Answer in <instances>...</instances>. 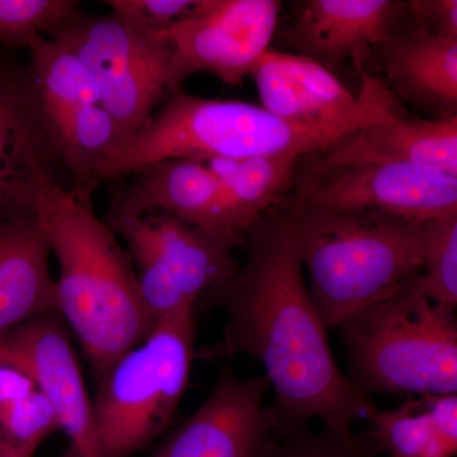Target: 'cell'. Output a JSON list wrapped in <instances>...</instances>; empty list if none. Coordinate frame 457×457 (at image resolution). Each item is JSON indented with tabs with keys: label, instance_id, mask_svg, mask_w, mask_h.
<instances>
[{
	"label": "cell",
	"instance_id": "1",
	"mask_svg": "<svg viewBox=\"0 0 457 457\" xmlns=\"http://www.w3.org/2000/svg\"><path fill=\"white\" fill-rule=\"evenodd\" d=\"M299 194L270 210L246 236V260L227 284L204 295L227 323L215 356L260 361L275 393L279 425L320 420L347 441L378 408L337 365L328 328L303 278L295 233Z\"/></svg>",
	"mask_w": 457,
	"mask_h": 457
},
{
	"label": "cell",
	"instance_id": "2",
	"mask_svg": "<svg viewBox=\"0 0 457 457\" xmlns=\"http://www.w3.org/2000/svg\"><path fill=\"white\" fill-rule=\"evenodd\" d=\"M37 218L59 266L56 312L73 330L97 381L156 323L141 297L130 254L96 215L92 197L54 186Z\"/></svg>",
	"mask_w": 457,
	"mask_h": 457
},
{
	"label": "cell",
	"instance_id": "3",
	"mask_svg": "<svg viewBox=\"0 0 457 457\" xmlns=\"http://www.w3.org/2000/svg\"><path fill=\"white\" fill-rule=\"evenodd\" d=\"M297 194V248L328 329L399 293L422 272L425 222L312 209L303 204V185Z\"/></svg>",
	"mask_w": 457,
	"mask_h": 457
},
{
	"label": "cell",
	"instance_id": "4",
	"mask_svg": "<svg viewBox=\"0 0 457 457\" xmlns=\"http://www.w3.org/2000/svg\"><path fill=\"white\" fill-rule=\"evenodd\" d=\"M348 137L282 121L253 104L171 93L150 121L104 165L101 182L165 159L227 161L329 152Z\"/></svg>",
	"mask_w": 457,
	"mask_h": 457
},
{
	"label": "cell",
	"instance_id": "5",
	"mask_svg": "<svg viewBox=\"0 0 457 457\" xmlns=\"http://www.w3.org/2000/svg\"><path fill=\"white\" fill-rule=\"evenodd\" d=\"M337 329L347 352L348 378L365 395H456L455 312L416 293L411 282Z\"/></svg>",
	"mask_w": 457,
	"mask_h": 457
},
{
	"label": "cell",
	"instance_id": "6",
	"mask_svg": "<svg viewBox=\"0 0 457 457\" xmlns=\"http://www.w3.org/2000/svg\"><path fill=\"white\" fill-rule=\"evenodd\" d=\"M196 308L159 320L96 381L93 426L99 457H130L168 428L189 383Z\"/></svg>",
	"mask_w": 457,
	"mask_h": 457
},
{
	"label": "cell",
	"instance_id": "7",
	"mask_svg": "<svg viewBox=\"0 0 457 457\" xmlns=\"http://www.w3.org/2000/svg\"><path fill=\"white\" fill-rule=\"evenodd\" d=\"M45 36L62 42L82 60L125 143L173 93L170 42L128 18L113 12L90 16L77 8Z\"/></svg>",
	"mask_w": 457,
	"mask_h": 457
},
{
	"label": "cell",
	"instance_id": "8",
	"mask_svg": "<svg viewBox=\"0 0 457 457\" xmlns=\"http://www.w3.org/2000/svg\"><path fill=\"white\" fill-rule=\"evenodd\" d=\"M106 222L126 245L155 323L197 309L204 295L239 270L233 246L170 213L150 212Z\"/></svg>",
	"mask_w": 457,
	"mask_h": 457
},
{
	"label": "cell",
	"instance_id": "9",
	"mask_svg": "<svg viewBox=\"0 0 457 457\" xmlns=\"http://www.w3.org/2000/svg\"><path fill=\"white\" fill-rule=\"evenodd\" d=\"M251 77L262 107L282 121L350 137L398 101L385 80L363 75L354 96L329 69L309 57L269 50Z\"/></svg>",
	"mask_w": 457,
	"mask_h": 457
},
{
	"label": "cell",
	"instance_id": "10",
	"mask_svg": "<svg viewBox=\"0 0 457 457\" xmlns=\"http://www.w3.org/2000/svg\"><path fill=\"white\" fill-rule=\"evenodd\" d=\"M281 7L278 0H200L191 16L159 32L173 50V92L197 73L240 86L270 50Z\"/></svg>",
	"mask_w": 457,
	"mask_h": 457
},
{
	"label": "cell",
	"instance_id": "11",
	"mask_svg": "<svg viewBox=\"0 0 457 457\" xmlns=\"http://www.w3.org/2000/svg\"><path fill=\"white\" fill-rule=\"evenodd\" d=\"M303 204L426 222L457 215V174L414 163L323 167L303 182Z\"/></svg>",
	"mask_w": 457,
	"mask_h": 457
},
{
	"label": "cell",
	"instance_id": "12",
	"mask_svg": "<svg viewBox=\"0 0 457 457\" xmlns=\"http://www.w3.org/2000/svg\"><path fill=\"white\" fill-rule=\"evenodd\" d=\"M29 68L0 66V220L37 215L45 195L62 185Z\"/></svg>",
	"mask_w": 457,
	"mask_h": 457
},
{
	"label": "cell",
	"instance_id": "13",
	"mask_svg": "<svg viewBox=\"0 0 457 457\" xmlns=\"http://www.w3.org/2000/svg\"><path fill=\"white\" fill-rule=\"evenodd\" d=\"M0 354L22 365L55 411L69 440L62 457H99L87 392L68 326L51 311L0 337Z\"/></svg>",
	"mask_w": 457,
	"mask_h": 457
},
{
	"label": "cell",
	"instance_id": "14",
	"mask_svg": "<svg viewBox=\"0 0 457 457\" xmlns=\"http://www.w3.org/2000/svg\"><path fill=\"white\" fill-rule=\"evenodd\" d=\"M270 387L264 375L240 378L221 370L200 408L150 457L260 456L278 423L275 409L264 404Z\"/></svg>",
	"mask_w": 457,
	"mask_h": 457
},
{
	"label": "cell",
	"instance_id": "15",
	"mask_svg": "<svg viewBox=\"0 0 457 457\" xmlns=\"http://www.w3.org/2000/svg\"><path fill=\"white\" fill-rule=\"evenodd\" d=\"M407 22V2L399 0H305L281 36L291 54L329 71L348 62L360 68L376 45Z\"/></svg>",
	"mask_w": 457,
	"mask_h": 457
},
{
	"label": "cell",
	"instance_id": "16",
	"mask_svg": "<svg viewBox=\"0 0 457 457\" xmlns=\"http://www.w3.org/2000/svg\"><path fill=\"white\" fill-rule=\"evenodd\" d=\"M353 163H414L457 174V116L417 119L399 99L327 153L324 167Z\"/></svg>",
	"mask_w": 457,
	"mask_h": 457
},
{
	"label": "cell",
	"instance_id": "17",
	"mask_svg": "<svg viewBox=\"0 0 457 457\" xmlns=\"http://www.w3.org/2000/svg\"><path fill=\"white\" fill-rule=\"evenodd\" d=\"M396 97L435 117L457 116V40L411 22L374 47Z\"/></svg>",
	"mask_w": 457,
	"mask_h": 457
},
{
	"label": "cell",
	"instance_id": "18",
	"mask_svg": "<svg viewBox=\"0 0 457 457\" xmlns=\"http://www.w3.org/2000/svg\"><path fill=\"white\" fill-rule=\"evenodd\" d=\"M107 221L150 212L170 213L212 234L221 174L198 159H165L129 174Z\"/></svg>",
	"mask_w": 457,
	"mask_h": 457
},
{
	"label": "cell",
	"instance_id": "19",
	"mask_svg": "<svg viewBox=\"0 0 457 457\" xmlns=\"http://www.w3.org/2000/svg\"><path fill=\"white\" fill-rule=\"evenodd\" d=\"M50 253L37 215L0 220V337L56 312Z\"/></svg>",
	"mask_w": 457,
	"mask_h": 457
},
{
	"label": "cell",
	"instance_id": "20",
	"mask_svg": "<svg viewBox=\"0 0 457 457\" xmlns=\"http://www.w3.org/2000/svg\"><path fill=\"white\" fill-rule=\"evenodd\" d=\"M297 154L257 156L234 163L221 174L213 212V237L233 246H245L249 230L278 206L293 182Z\"/></svg>",
	"mask_w": 457,
	"mask_h": 457
},
{
	"label": "cell",
	"instance_id": "21",
	"mask_svg": "<svg viewBox=\"0 0 457 457\" xmlns=\"http://www.w3.org/2000/svg\"><path fill=\"white\" fill-rule=\"evenodd\" d=\"M378 450L389 457H453L457 453L456 395H423L376 411L370 418Z\"/></svg>",
	"mask_w": 457,
	"mask_h": 457
},
{
	"label": "cell",
	"instance_id": "22",
	"mask_svg": "<svg viewBox=\"0 0 457 457\" xmlns=\"http://www.w3.org/2000/svg\"><path fill=\"white\" fill-rule=\"evenodd\" d=\"M44 119L60 162L73 179L71 189L92 197L104 165L125 143L119 125L102 104L44 113Z\"/></svg>",
	"mask_w": 457,
	"mask_h": 457
},
{
	"label": "cell",
	"instance_id": "23",
	"mask_svg": "<svg viewBox=\"0 0 457 457\" xmlns=\"http://www.w3.org/2000/svg\"><path fill=\"white\" fill-rule=\"evenodd\" d=\"M60 431L55 411L22 365L0 354V457H35Z\"/></svg>",
	"mask_w": 457,
	"mask_h": 457
},
{
	"label": "cell",
	"instance_id": "24",
	"mask_svg": "<svg viewBox=\"0 0 457 457\" xmlns=\"http://www.w3.org/2000/svg\"><path fill=\"white\" fill-rule=\"evenodd\" d=\"M26 49L31 55L29 71L42 113L101 104V95L92 74L64 44L40 35Z\"/></svg>",
	"mask_w": 457,
	"mask_h": 457
},
{
	"label": "cell",
	"instance_id": "25",
	"mask_svg": "<svg viewBox=\"0 0 457 457\" xmlns=\"http://www.w3.org/2000/svg\"><path fill=\"white\" fill-rule=\"evenodd\" d=\"M411 286L445 311L456 312L457 215L425 222L422 272Z\"/></svg>",
	"mask_w": 457,
	"mask_h": 457
},
{
	"label": "cell",
	"instance_id": "26",
	"mask_svg": "<svg viewBox=\"0 0 457 457\" xmlns=\"http://www.w3.org/2000/svg\"><path fill=\"white\" fill-rule=\"evenodd\" d=\"M74 0H0V45L29 46L78 8Z\"/></svg>",
	"mask_w": 457,
	"mask_h": 457
},
{
	"label": "cell",
	"instance_id": "27",
	"mask_svg": "<svg viewBox=\"0 0 457 457\" xmlns=\"http://www.w3.org/2000/svg\"><path fill=\"white\" fill-rule=\"evenodd\" d=\"M258 457H365L356 441H347L326 427L312 428L309 422L279 425Z\"/></svg>",
	"mask_w": 457,
	"mask_h": 457
},
{
	"label": "cell",
	"instance_id": "28",
	"mask_svg": "<svg viewBox=\"0 0 457 457\" xmlns=\"http://www.w3.org/2000/svg\"><path fill=\"white\" fill-rule=\"evenodd\" d=\"M113 13L159 33L191 16L200 0H107Z\"/></svg>",
	"mask_w": 457,
	"mask_h": 457
},
{
	"label": "cell",
	"instance_id": "29",
	"mask_svg": "<svg viewBox=\"0 0 457 457\" xmlns=\"http://www.w3.org/2000/svg\"><path fill=\"white\" fill-rule=\"evenodd\" d=\"M407 9L411 25L438 37L457 40L456 0H409Z\"/></svg>",
	"mask_w": 457,
	"mask_h": 457
}]
</instances>
